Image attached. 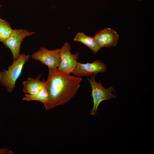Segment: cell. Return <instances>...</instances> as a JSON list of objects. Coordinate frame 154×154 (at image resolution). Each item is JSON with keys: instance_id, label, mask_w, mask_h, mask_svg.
Listing matches in <instances>:
<instances>
[{"instance_id": "1", "label": "cell", "mask_w": 154, "mask_h": 154, "mask_svg": "<svg viewBox=\"0 0 154 154\" xmlns=\"http://www.w3.org/2000/svg\"><path fill=\"white\" fill-rule=\"evenodd\" d=\"M82 78L63 73L57 68L48 69L45 84L48 99L44 104L46 110L67 103L75 95Z\"/></svg>"}, {"instance_id": "2", "label": "cell", "mask_w": 154, "mask_h": 154, "mask_svg": "<svg viewBox=\"0 0 154 154\" xmlns=\"http://www.w3.org/2000/svg\"><path fill=\"white\" fill-rule=\"evenodd\" d=\"M30 58L29 54L21 53L7 70L4 69L0 72V83L7 88L8 92H12L14 90L15 82L22 72L23 66Z\"/></svg>"}, {"instance_id": "3", "label": "cell", "mask_w": 154, "mask_h": 154, "mask_svg": "<svg viewBox=\"0 0 154 154\" xmlns=\"http://www.w3.org/2000/svg\"><path fill=\"white\" fill-rule=\"evenodd\" d=\"M87 79L92 87L91 96L94 103L93 108L90 110V114L95 115L97 112L98 107L102 101L116 97L115 94L111 93L112 92H116V91L112 86L108 88H104L100 82H96L94 77H91L90 78H88Z\"/></svg>"}, {"instance_id": "4", "label": "cell", "mask_w": 154, "mask_h": 154, "mask_svg": "<svg viewBox=\"0 0 154 154\" xmlns=\"http://www.w3.org/2000/svg\"><path fill=\"white\" fill-rule=\"evenodd\" d=\"M69 43L66 42L60 49V62L57 68L60 72L70 75L75 70L78 58V52L72 54Z\"/></svg>"}, {"instance_id": "5", "label": "cell", "mask_w": 154, "mask_h": 154, "mask_svg": "<svg viewBox=\"0 0 154 154\" xmlns=\"http://www.w3.org/2000/svg\"><path fill=\"white\" fill-rule=\"evenodd\" d=\"M34 32H29L25 29H13L9 38L2 42L5 46L9 48L12 52L13 61L16 60L20 55L21 43L26 37L34 34Z\"/></svg>"}, {"instance_id": "6", "label": "cell", "mask_w": 154, "mask_h": 154, "mask_svg": "<svg viewBox=\"0 0 154 154\" xmlns=\"http://www.w3.org/2000/svg\"><path fill=\"white\" fill-rule=\"evenodd\" d=\"M60 48L50 50L41 47L38 51L32 54L31 57L47 66L48 69L55 68L58 67L60 63Z\"/></svg>"}, {"instance_id": "7", "label": "cell", "mask_w": 154, "mask_h": 154, "mask_svg": "<svg viewBox=\"0 0 154 154\" xmlns=\"http://www.w3.org/2000/svg\"><path fill=\"white\" fill-rule=\"evenodd\" d=\"M107 70L106 65L99 60L85 64L78 62L72 73L74 76L80 77L84 76L87 78L89 76L95 77L98 73L104 72Z\"/></svg>"}, {"instance_id": "8", "label": "cell", "mask_w": 154, "mask_h": 154, "mask_svg": "<svg viewBox=\"0 0 154 154\" xmlns=\"http://www.w3.org/2000/svg\"><path fill=\"white\" fill-rule=\"evenodd\" d=\"M94 38L100 48H110L117 44L119 35L115 31L110 28H106L96 33Z\"/></svg>"}, {"instance_id": "9", "label": "cell", "mask_w": 154, "mask_h": 154, "mask_svg": "<svg viewBox=\"0 0 154 154\" xmlns=\"http://www.w3.org/2000/svg\"><path fill=\"white\" fill-rule=\"evenodd\" d=\"M41 74L38 75L35 78L28 77L26 81L23 82V91L26 94L35 95L37 94L44 84L45 81L40 80Z\"/></svg>"}, {"instance_id": "10", "label": "cell", "mask_w": 154, "mask_h": 154, "mask_svg": "<svg viewBox=\"0 0 154 154\" xmlns=\"http://www.w3.org/2000/svg\"><path fill=\"white\" fill-rule=\"evenodd\" d=\"M74 40L75 41L80 42L87 46L95 54H96L101 48L94 38L88 36L82 32L78 33Z\"/></svg>"}, {"instance_id": "11", "label": "cell", "mask_w": 154, "mask_h": 154, "mask_svg": "<svg viewBox=\"0 0 154 154\" xmlns=\"http://www.w3.org/2000/svg\"><path fill=\"white\" fill-rule=\"evenodd\" d=\"M48 93L44 83L41 89L37 94L33 95L26 94L23 98V100L27 101H38L44 104L48 100Z\"/></svg>"}, {"instance_id": "12", "label": "cell", "mask_w": 154, "mask_h": 154, "mask_svg": "<svg viewBox=\"0 0 154 154\" xmlns=\"http://www.w3.org/2000/svg\"><path fill=\"white\" fill-rule=\"evenodd\" d=\"M13 30L7 21L0 18V42H2L8 38Z\"/></svg>"}, {"instance_id": "13", "label": "cell", "mask_w": 154, "mask_h": 154, "mask_svg": "<svg viewBox=\"0 0 154 154\" xmlns=\"http://www.w3.org/2000/svg\"><path fill=\"white\" fill-rule=\"evenodd\" d=\"M13 153V152L8 148L0 149V154H12Z\"/></svg>"}, {"instance_id": "14", "label": "cell", "mask_w": 154, "mask_h": 154, "mask_svg": "<svg viewBox=\"0 0 154 154\" xmlns=\"http://www.w3.org/2000/svg\"><path fill=\"white\" fill-rule=\"evenodd\" d=\"M135 0L137 1L141 2L144 0Z\"/></svg>"}, {"instance_id": "15", "label": "cell", "mask_w": 154, "mask_h": 154, "mask_svg": "<svg viewBox=\"0 0 154 154\" xmlns=\"http://www.w3.org/2000/svg\"><path fill=\"white\" fill-rule=\"evenodd\" d=\"M2 4H0V9L1 8V7H2Z\"/></svg>"}]
</instances>
